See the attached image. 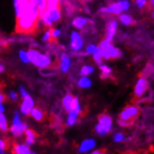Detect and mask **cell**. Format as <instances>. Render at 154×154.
<instances>
[{"mask_svg": "<svg viewBox=\"0 0 154 154\" xmlns=\"http://www.w3.org/2000/svg\"><path fill=\"white\" fill-rule=\"evenodd\" d=\"M40 19L41 17L38 8L32 2H30L26 10L20 16L16 17V33L24 35L34 34L38 29Z\"/></svg>", "mask_w": 154, "mask_h": 154, "instance_id": "1", "label": "cell"}, {"mask_svg": "<svg viewBox=\"0 0 154 154\" xmlns=\"http://www.w3.org/2000/svg\"><path fill=\"white\" fill-rule=\"evenodd\" d=\"M112 127L113 121L109 115L106 113H103L98 116L97 123L94 127V131L98 137H105L109 132H111Z\"/></svg>", "mask_w": 154, "mask_h": 154, "instance_id": "2", "label": "cell"}, {"mask_svg": "<svg viewBox=\"0 0 154 154\" xmlns=\"http://www.w3.org/2000/svg\"><path fill=\"white\" fill-rule=\"evenodd\" d=\"M27 128H28L27 127V124L22 121L19 111H14L11 125V127H8V130H10L12 137L15 138H19L23 137Z\"/></svg>", "mask_w": 154, "mask_h": 154, "instance_id": "3", "label": "cell"}, {"mask_svg": "<svg viewBox=\"0 0 154 154\" xmlns=\"http://www.w3.org/2000/svg\"><path fill=\"white\" fill-rule=\"evenodd\" d=\"M139 114V108L135 106H125L119 115V119L122 121L132 122L133 119L137 118Z\"/></svg>", "mask_w": 154, "mask_h": 154, "instance_id": "4", "label": "cell"}, {"mask_svg": "<svg viewBox=\"0 0 154 154\" xmlns=\"http://www.w3.org/2000/svg\"><path fill=\"white\" fill-rule=\"evenodd\" d=\"M149 87V80L146 79V78H142L140 77L137 81V83H135L134 85V94L135 95V97H137V98H140L142 97L145 94H146V92L148 91Z\"/></svg>", "mask_w": 154, "mask_h": 154, "instance_id": "5", "label": "cell"}, {"mask_svg": "<svg viewBox=\"0 0 154 154\" xmlns=\"http://www.w3.org/2000/svg\"><path fill=\"white\" fill-rule=\"evenodd\" d=\"M96 147V141L94 138H86L82 140L78 147V151L80 154H85L92 151Z\"/></svg>", "mask_w": 154, "mask_h": 154, "instance_id": "6", "label": "cell"}, {"mask_svg": "<svg viewBox=\"0 0 154 154\" xmlns=\"http://www.w3.org/2000/svg\"><path fill=\"white\" fill-rule=\"evenodd\" d=\"M33 107H34V100L32 99V97L29 94L23 97V102L20 106V112L24 116H28Z\"/></svg>", "mask_w": 154, "mask_h": 154, "instance_id": "7", "label": "cell"}, {"mask_svg": "<svg viewBox=\"0 0 154 154\" xmlns=\"http://www.w3.org/2000/svg\"><path fill=\"white\" fill-rule=\"evenodd\" d=\"M100 12H102L103 14H115V15H120L122 11L120 7L119 2H114L109 4L107 7L102 8L100 10Z\"/></svg>", "mask_w": 154, "mask_h": 154, "instance_id": "8", "label": "cell"}, {"mask_svg": "<svg viewBox=\"0 0 154 154\" xmlns=\"http://www.w3.org/2000/svg\"><path fill=\"white\" fill-rule=\"evenodd\" d=\"M81 111L77 109H71L67 112V117L66 120V126H73L77 123L79 116L81 115Z\"/></svg>", "mask_w": 154, "mask_h": 154, "instance_id": "9", "label": "cell"}, {"mask_svg": "<svg viewBox=\"0 0 154 154\" xmlns=\"http://www.w3.org/2000/svg\"><path fill=\"white\" fill-rule=\"evenodd\" d=\"M29 116L33 118L35 121L42 122L45 120V118H46V113H45L43 108H41L40 106H34L29 113Z\"/></svg>", "mask_w": 154, "mask_h": 154, "instance_id": "10", "label": "cell"}, {"mask_svg": "<svg viewBox=\"0 0 154 154\" xmlns=\"http://www.w3.org/2000/svg\"><path fill=\"white\" fill-rule=\"evenodd\" d=\"M33 64L39 67H48L51 66V59L47 55H43V54L38 53V56L33 61Z\"/></svg>", "mask_w": 154, "mask_h": 154, "instance_id": "11", "label": "cell"}, {"mask_svg": "<svg viewBox=\"0 0 154 154\" xmlns=\"http://www.w3.org/2000/svg\"><path fill=\"white\" fill-rule=\"evenodd\" d=\"M118 23L116 20H111L106 25V39L112 41L113 38L115 37V34L117 31Z\"/></svg>", "mask_w": 154, "mask_h": 154, "instance_id": "12", "label": "cell"}, {"mask_svg": "<svg viewBox=\"0 0 154 154\" xmlns=\"http://www.w3.org/2000/svg\"><path fill=\"white\" fill-rule=\"evenodd\" d=\"M11 150L14 154H25L31 151L30 146L26 143H14L12 145Z\"/></svg>", "mask_w": 154, "mask_h": 154, "instance_id": "13", "label": "cell"}, {"mask_svg": "<svg viewBox=\"0 0 154 154\" xmlns=\"http://www.w3.org/2000/svg\"><path fill=\"white\" fill-rule=\"evenodd\" d=\"M82 39H81L80 35L77 32H73L71 35V43H70V47L72 50L74 51H79L82 47Z\"/></svg>", "mask_w": 154, "mask_h": 154, "instance_id": "14", "label": "cell"}, {"mask_svg": "<svg viewBox=\"0 0 154 154\" xmlns=\"http://www.w3.org/2000/svg\"><path fill=\"white\" fill-rule=\"evenodd\" d=\"M24 143H26L28 146H33V145L35 143L38 138V135L35 134V131H33L32 129H28L27 128L26 131L24 132Z\"/></svg>", "mask_w": 154, "mask_h": 154, "instance_id": "15", "label": "cell"}, {"mask_svg": "<svg viewBox=\"0 0 154 154\" xmlns=\"http://www.w3.org/2000/svg\"><path fill=\"white\" fill-rule=\"evenodd\" d=\"M73 100H74V96L72 94L68 93L66 94V95L63 98L62 100V106L64 107V109L68 112L69 110L72 109V104H73Z\"/></svg>", "mask_w": 154, "mask_h": 154, "instance_id": "16", "label": "cell"}, {"mask_svg": "<svg viewBox=\"0 0 154 154\" xmlns=\"http://www.w3.org/2000/svg\"><path fill=\"white\" fill-rule=\"evenodd\" d=\"M50 18H51V22H56L60 19V17H61V8H60V6H57L56 8H52V10H46Z\"/></svg>", "mask_w": 154, "mask_h": 154, "instance_id": "17", "label": "cell"}, {"mask_svg": "<svg viewBox=\"0 0 154 154\" xmlns=\"http://www.w3.org/2000/svg\"><path fill=\"white\" fill-rule=\"evenodd\" d=\"M108 57H109V59H119L121 57H122L123 53L122 51L118 49V48H115L114 46H112L109 50H108Z\"/></svg>", "mask_w": 154, "mask_h": 154, "instance_id": "18", "label": "cell"}, {"mask_svg": "<svg viewBox=\"0 0 154 154\" xmlns=\"http://www.w3.org/2000/svg\"><path fill=\"white\" fill-rule=\"evenodd\" d=\"M119 19H120V22L123 24V25H126V26H129L131 24H133L134 23V19L133 17L129 14H126V13H121L119 15Z\"/></svg>", "mask_w": 154, "mask_h": 154, "instance_id": "19", "label": "cell"}, {"mask_svg": "<svg viewBox=\"0 0 154 154\" xmlns=\"http://www.w3.org/2000/svg\"><path fill=\"white\" fill-rule=\"evenodd\" d=\"M61 68H62V71L63 72H66L68 70V66H69V64H70V59L68 58L67 54L66 53H63L61 57Z\"/></svg>", "mask_w": 154, "mask_h": 154, "instance_id": "20", "label": "cell"}, {"mask_svg": "<svg viewBox=\"0 0 154 154\" xmlns=\"http://www.w3.org/2000/svg\"><path fill=\"white\" fill-rule=\"evenodd\" d=\"M8 131V120L5 117V115L0 112V132L5 134Z\"/></svg>", "mask_w": 154, "mask_h": 154, "instance_id": "21", "label": "cell"}, {"mask_svg": "<svg viewBox=\"0 0 154 154\" xmlns=\"http://www.w3.org/2000/svg\"><path fill=\"white\" fill-rule=\"evenodd\" d=\"M99 68H100V70H101V76H100V78L102 79H105L108 78V77L110 76L111 72H112L111 67H109L106 65H103L102 64V65L99 66Z\"/></svg>", "mask_w": 154, "mask_h": 154, "instance_id": "22", "label": "cell"}, {"mask_svg": "<svg viewBox=\"0 0 154 154\" xmlns=\"http://www.w3.org/2000/svg\"><path fill=\"white\" fill-rule=\"evenodd\" d=\"M88 22H89V20L85 19L83 17H77L73 20V25L79 29H81L88 23Z\"/></svg>", "mask_w": 154, "mask_h": 154, "instance_id": "23", "label": "cell"}, {"mask_svg": "<svg viewBox=\"0 0 154 154\" xmlns=\"http://www.w3.org/2000/svg\"><path fill=\"white\" fill-rule=\"evenodd\" d=\"M93 56H94V62L96 63V64H97L98 66L102 65V60H103V58H102L101 51H100V49H99L98 47H96L95 51L93 52Z\"/></svg>", "mask_w": 154, "mask_h": 154, "instance_id": "24", "label": "cell"}, {"mask_svg": "<svg viewBox=\"0 0 154 154\" xmlns=\"http://www.w3.org/2000/svg\"><path fill=\"white\" fill-rule=\"evenodd\" d=\"M10 145H8V140L0 137V154H6V150L8 149Z\"/></svg>", "mask_w": 154, "mask_h": 154, "instance_id": "25", "label": "cell"}, {"mask_svg": "<svg viewBox=\"0 0 154 154\" xmlns=\"http://www.w3.org/2000/svg\"><path fill=\"white\" fill-rule=\"evenodd\" d=\"M125 135L123 133H121V132H117L113 134L112 137V139H113V142L115 143H122L125 140Z\"/></svg>", "mask_w": 154, "mask_h": 154, "instance_id": "26", "label": "cell"}, {"mask_svg": "<svg viewBox=\"0 0 154 154\" xmlns=\"http://www.w3.org/2000/svg\"><path fill=\"white\" fill-rule=\"evenodd\" d=\"M91 84H92V82L87 78H81L79 81V86L80 88H89L91 87Z\"/></svg>", "mask_w": 154, "mask_h": 154, "instance_id": "27", "label": "cell"}, {"mask_svg": "<svg viewBox=\"0 0 154 154\" xmlns=\"http://www.w3.org/2000/svg\"><path fill=\"white\" fill-rule=\"evenodd\" d=\"M94 72V67L90 66H84L80 70V74L82 76H87L89 74H92Z\"/></svg>", "mask_w": 154, "mask_h": 154, "instance_id": "28", "label": "cell"}, {"mask_svg": "<svg viewBox=\"0 0 154 154\" xmlns=\"http://www.w3.org/2000/svg\"><path fill=\"white\" fill-rule=\"evenodd\" d=\"M152 71H153V66H152L150 64H149V65L147 66V67L142 71L141 77H142V78H147V77H149V76L152 73Z\"/></svg>", "mask_w": 154, "mask_h": 154, "instance_id": "29", "label": "cell"}, {"mask_svg": "<svg viewBox=\"0 0 154 154\" xmlns=\"http://www.w3.org/2000/svg\"><path fill=\"white\" fill-rule=\"evenodd\" d=\"M59 6V0H47V8L46 10L50 11L52 8Z\"/></svg>", "mask_w": 154, "mask_h": 154, "instance_id": "30", "label": "cell"}, {"mask_svg": "<svg viewBox=\"0 0 154 154\" xmlns=\"http://www.w3.org/2000/svg\"><path fill=\"white\" fill-rule=\"evenodd\" d=\"M119 4H120V7H121L122 11H128L130 8V6H131V4H130V2L128 1V0H122V1L119 2Z\"/></svg>", "mask_w": 154, "mask_h": 154, "instance_id": "31", "label": "cell"}, {"mask_svg": "<svg viewBox=\"0 0 154 154\" xmlns=\"http://www.w3.org/2000/svg\"><path fill=\"white\" fill-rule=\"evenodd\" d=\"M118 124L121 127H128L132 124V122H129V121H122V120H118Z\"/></svg>", "mask_w": 154, "mask_h": 154, "instance_id": "32", "label": "cell"}, {"mask_svg": "<svg viewBox=\"0 0 154 154\" xmlns=\"http://www.w3.org/2000/svg\"><path fill=\"white\" fill-rule=\"evenodd\" d=\"M20 57H21L22 61L24 62V63H28V62H29L28 55H27V53H26L24 51H20Z\"/></svg>", "mask_w": 154, "mask_h": 154, "instance_id": "33", "label": "cell"}, {"mask_svg": "<svg viewBox=\"0 0 154 154\" xmlns=\"http://www.w3.org/2000/svg\"><path fill=\"white\" fill-rule=\"evenodd\" d=\"M135 3L139 8H142L147 5V0H135Z\"/></svg>", "mask_w": 154, "mask_h": 154, "instance_id": "34", "label": "cell"}, {"mask_svg": "<svg viewBox=\"0 0 154 154\" xmlns=\"http://www.w3.org/2000/svg\"><path fill=\"white\" fill-rule=\"evenodd\" d=\"M8 97H10L11 101H16L18 99V94L15 92H13V91H11L10 94H8Z\"/></svg>", "mask_w": 154, "mask_h": 154, "instance_id": "35", "label": "cell"}, {"mask_svg": "<svg viewBox=\"0 0 154 154\" xmlns=\"http://www.w3.org/2000/svg\"><path fill=\"white\" fill-rule=\"evenodd\" d=\"M95 49H96V46H94V45H93V44H91V45H89V46L87 47V49H86V53L87 54L93 53L95 51Z\"/></svg>", "mask_w": 154, "mask_h": 154, "instance_id": "36", "label": "cell"}, {"mask_svg": "<svg viewBox=\"0 0 154 154\" xmlns=\"http://www.w3.org/2000/svg\"><path fill=\"white\" fill-rule=\"evenodd\" d=\"M87 154H106L105 152V150H102V149H95V150H92L88 152Z\"/></svg>", "mask_w": 154, "mask_h": 154, "instance_id": "37", "label": "cell"}, {"mask_svg": "<svg viewBox=\"0 0 154 154\" xmlns=\"http://www.w3.org/2000/svg\"><path fill=\"white\" fill-rule=\"evenodd\" d=\"M20 93H21V95H22V97H23V98L28 95V94H27V92H26V90H25L23 86H21V87H20Z\"/></svg>", "mask_w": 154, "mask_h": 154, "instance_id": "38", "label": "cell"}, {"mask_svg": "<svg viewBox=\"0 0 154 154\" xmlns=\"http://www.w3.org/2000/svg\"><path fill=\"white\" fill-rule=\"evenodd\" d=\"M7 100V96L3 93L0 92V104H3Z\"/></svg>", "mask_w": 154, "mask_h": 154, "instance_id": "39", "label": "cell"}, {"mask_svg": "<svg viewBox=\"0 0 154 154\" xmlns=\"http://www.w3.org/2000/svg\"><path fill=\"white\" fill-rule=\"evenodd\" d=\"M4 111H5V107H4L3 104H0V112L4 113Z\"/></svg>", "mask_w": 154, "mask_h": 154, "instance_id": "40", "label": "cell"}, {"mask_svg": "<svg viewBox=\"0 0 154 154\" xmlns=\"http://www.w3.org/2000/svg\"><path fill=\"white\" fill-rule=\"evenodd\" d=\"M4 69H5L4 66H3V65H1V64H0V73H2V72L4 71Z\"/></svg>", "mask_w": 154, "mask_h": 154, "instance_id": "41", "label": "cell"}, {"mask_svg": "<svg viewBox=\"0 0 154 154\" xmlns=\"http://www.w3.org/2000/svg\"><path fill=\"white\" fill-rule=\"evenodd\" d=\"M25 154H37V153H35V152H34V151H30V152H28V153H25Z\"/></svg>", "mask_w": 154, "mask_h": 154, "instance_id": "42", "label": "cell"}, {"mask_svg": "<svg viewBox=\"0 0 154 154\" xmlns=\"http://www.w3.org/2000/svg\"><path fill=\"white\" fill-rule=\"evenodd\" d=\"M151 16H152V18L154 19V10H153V11H152V14H151Z\"/></svg>", "mask_w": 154, "mask_h": 154, "instance_id": "43", "label": "cell"}, {"mask_svg": "<svg viewBox=\"0 0 154 154\" xmlns=\"http://www.w3.org/2000/svg\"><path fill=\"white\" fill-rule=\"evenodd\" d=\"M121 1H122V0H117V2H121Z\"/></svg>", "mask_w": 154, "mask_h": 154, "instance_id": "44", "label": "cell"}, {"mask_svg": "<svg viewBox=\"0 0 154 154\" xmlns=\"http://www.w3.org/2000/svg\"><path fill=\"white\" fill-rule=\"evenodd\" d=\"M149 1H150V2H152V1H154V0H149Z\"/></svg>", "mask_w": 154, "mask_h": 154, "instance_id": "45", "label": "cell"}]
</instances>
